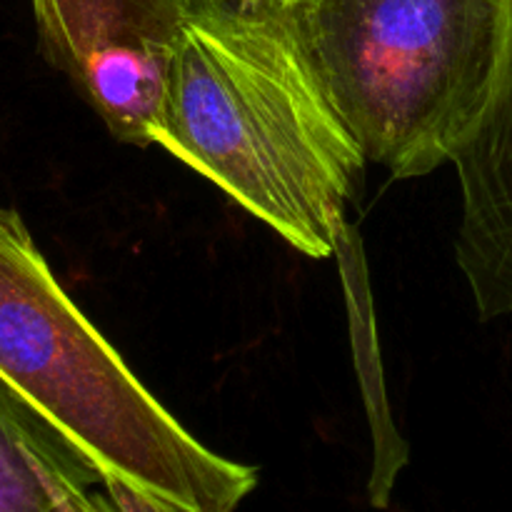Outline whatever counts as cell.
Here are the masks:
<instances>
[{"label": "cell", "mask_w": 512, "mask_h": 512, "mask_svg": "<svg viewBox=\"0 0 512 512\" xmlns=\"http://www.w3.org/2000/svg\"><path fill=\"white\" fill-rule=\"evenodd\" d=\"M90 493H93V490H90ZM63 503H65V500H63ZM63 503H60L58 508H53V510H50V512H65V505H63Z\"/></svg>", "instance_id": "9"}, {"label": "cell", "mask_w": 512, "mask_h": 512, "mask_svg": "<svg viewBox=\"0 0 512 512\" xmlns=\"http://www.w3.org/2000/svg\"><path fill=\"white\" fill-rule=\"evenodd\" d=\"M368 163H453L498 85L512 0H298L283 15Z\"/></svg>", "instance_id": "3"}, {"label": "cell", "mask_w": 512, "mask_h": 512, "mask_svg": "<svg viewBox=\"0 0 512 512\" xmlns=\"http://www.w3.org/2000/svg\"><path fill=\"white\" fill-rule=\"evenodd\" d=\"M208 0H30L40 50L120 143L153 145L185 25Z\"/></svg>", "instance_id": "4"}, {"label": "cell", "mask_w": 512, "mask_h": 512, "mask_svg": "<svg viewBox=\"0 0 512 512\" xmlns=\"http://www.w3.org/2000/svg\"><path fill=\"white\" fill-rule=\"evenodd\" d=\"M103 488L115 512H160L155 505H150L148 500L140 498L138 493H133L128 485L118 483V480H103Z\"/></svg>", "instance_id": "7"}, {"label": "cell", "mask_w": 512, "mask_h": 512, "mask_svg": "<svg viewBox=\"0 0 512 512\" xmlns=\"http://www.w3.org/2000/svg\"><path fill=\"white\" fill-rule=\"evenodd\" d=\"M460 183L455 255L480 318L512 315V18L498 85L453 158Z\"/></svg>", "instance_id": "5"}, {"label": "cell", "mask_w": 512, "mask_h": 512, "mask_svg": "<svg viewBox=\"0 0 512 512\" xmlns=\"http://www.w3.org/2000/svg\"><path fill=\"white\" fill-rule=\"evenodd\" d=\"M153 143L318 260L368 165L288 20L223 0L185 25Z\"/></svg>", "instance_id": "1"}, {"label": "cell", "mask_w": 512, "mask_h": 512, "mask_svg": "<svg viewBox=\"0 0 512 512\" xmlns=\"http://www.w3.org/2000/svg\"><path fill=\"white\" fill-rule=\"evenodd\" d=\"M223 3L233 5V8H240V10H255V13L285 15L295 3H298V0H223Z\"/></svg>", "instance_id": "8"}, {"label": "cell", "mask_w": 512, "mask_h": 512, "mask_svg": "<svg viewBox=\"0 0 512 512\" xmlns=\"http://www.w3.org/2000/svg\"><path fill=\"white\" fill-rule=\"evenodd\" d=\"M0 380L103 480L160 512H238L258 470L200 443L55 280L0 205Z\"/></svg>", "instance_id": "2"}, {"label": "cell", "mask_w": 512, "mask_h": 512, "mask_svg": "<svg viewBox=\"0 0 512 512\" xmlns=\"http://www.w3.org/2000/svg\"><path fill=\"white\" fill-rule=\"evenodd\" d=\"M93 485L103 478L0 380V512H50Z\"/></svg>", "instance_id": "6"}]
</instances>
